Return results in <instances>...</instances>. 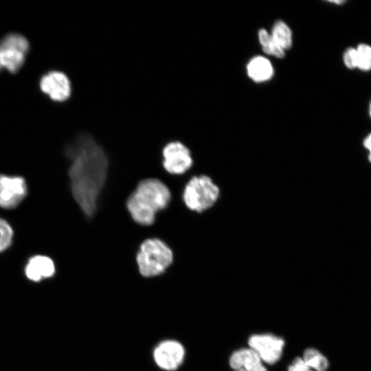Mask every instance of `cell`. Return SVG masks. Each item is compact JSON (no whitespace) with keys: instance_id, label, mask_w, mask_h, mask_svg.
<instances>
[{"instance_id":"1","label":"cell","mask_w":371,"mask_h":371,"mask_svg":"<svg viewBox=\"0 0 371 371\" xmlns=\"http://www.w3.org/2000/svg\"><path fill=\"white\" fill-rule=\"evenodd\" d=\"M71 161L69 168L72 194L88 217L96 210L99 194L104 185L108 159L103 149L89 135L76 137L65 148Z\"/></svg>"},{"instance_id":"2","label":"cell","mask_w":371,"mask_h":371,"mask_svg":"<svg viewBox=\"0 0 371 371\" xmlns=\"http://www.w3.org/2000/svg\"><path fill=\"white\" fill-rule=\"evenodd\" d=\"M168 187L157 179L142 180L126 201L133 219L139 225H150L156 214L166 207L170 201Z\"/></svg>"},{"instance_id":"3","label":"cell","mask_w":371,"mask_h":371,"mask_svg":"<svg viewBox=\"0 0 371 371\" xmlns=\"http://www.w3.org/2000/svg\"><path fill=\"white\" fill-rule=\"evenodd\" d=\"M136 260L141 275L150 278L163 273L172 262L173 254L161 240L149 238L140 245Z\"/></svg>"},{"instance_id":"4","label":"cell","mask_w":371,"mask_h":371,"mask_svg":"<svg viewBox=\"0 0 371 371\" xmlns=\"http://www.w3.org/2000/svg\"><path fill=\"white\" fill-rule=\"evenodd\" d=\"M220 194L219 187L209 176L200 175L189 180L183 190V199L190 210L201 213L213 207Z\"/></svg>"},{"instance_id":"5","label":"cell","mask_w":371,"mask_h":371,"mask_svg":"<svg viewBox=\"0 0 371 371\" xmlns=\"http://www.w3.org/2000/svg\"><path fill=\"white\" fill-rule=\"evenodd\" d=\"M248 344L262 361L269 364L279 361L284 346L283 339L269 333L253 335L249 338Z\"/></svg>"},{"instance_id":"6","label":"cell","mask_w":371,"mask_h":371,"mask_svg":"<svg viewBox=\"0 0 371 371\" xmlns=\"http://www.w3.org/2000/svg\"><path fill=\"white\" fill-rule=\"evenodd\" d=\"M27 194V186L23 177L0 174V207L14 209Z\"/></svg>"},{"instance_id":"7","label":"cell","mask_w":371,"mask_h":371,"mask_svg":"<svg viewBox=\"0 0 371 371\" xmlns=\"http://www.w3.org/2000/svg\"><path fill=\"white\" fill-rule=\"evenodd\" d=\"M163 166L172 175H182L192 166L193 160L190 150L182 143L173 142L163 149Z\"/></svg>"},{"instance_id":"8","label":"cell","mask_w":371,"mask_h":371,"mask_svg":"<svg viewBox=\"0 0 371 371\" xmlns=\"http://www.w3.org/2000/svg\"><path fill=\"white\" fill-rule=\"evenodd\" d=\"M183 346L176 340L160 342L153 350V359L159 368L166 371L176 370L185 358Z\"/></svg>"},{"instance_id":"9","label":"cell","mask_w":371,"mask_h":371,"mask_svg":"<svg viewBox=\"0 0 371 371\" xmlns=\"http://www.w3.org/2000/svg\"><path fill=\"white\" fill-rule=\"evenodd\" d=\"M41 91L54 102H64L71 93V85L67 76L57 70L45 74L39 80Z\"/></svg>"},{"instance_id":"10","label":"cell","mask_w":371,"mask_h":371,"mask_svg":"<svg viewBox=\"0 0 371 371\" xmlns=\"http://www.w3.org/2000/svg\"><path fill=\"white\" fill-rule=\"evenodd\" d=\"M54 261L44 255H35L30 258L25 267L26 277L34 282H39L43 279L49 278L55 273Z\"/></svg>"},{"instance_id":"11","label":"cell","mask_w":371,"mask_h":371,"mask_svg":"<svg viewBox=\"0 0 371 371\" xmlns=\"http://www.w3.org/2000/svg\"><path fill=\"white\" fill-rule=\"evenodd\" d=\"M229 365L234 371H267L260 358L250 348L234 352Z\"/></svg>"},{"instance_id":"12","label":"cell","mask_w":371,"mask_h":371,"mask_svg":"<svg viewBox=\"0 0 371 371\" xmlns=\"http://www.w3.org/2000/svg\"><path fill=\"white\" fill-rule=\"evenodd\" d=\"M249 77L256 82L270 80L273 76V68L271 62L265 57L258 56L251 58L247 65Z\"/></svg>"},{"instance_id":"13","label":"cell","mask_w":371,"mask_h":371,"mask_svg":"<svg viewBox=\"0 0 371 371\" xmlns=\"http://www.w3.org/2000/svg\"><path fill=\"white\" fill-rule=\"evenodd\" d=\"M26 55L18 49L0 45V72L5 69L11 74L16 73L23 66Z\"/></svg>"},{"instance_id":"14","label":"cell","mask_w":371,"mask_h":371,"mask_svg":"<svg viewBox=\"0 0 371 371\" xmlns=\"http://www.w3.org/2000/svg\"><path fill=\"white\" fill-rule=\"evenodd\" d=\"M271 35L284 51L289 49L292 46V32L290 27L284 22L276 21L273 26Z\"/></svg>"},{"instance_id":"15","label":"cell","mask_w":371,"mask_h":371,"mask_svg":"<svg viewBox=\"0 0 371 371\" xmlns=\"http://www.w3.org/2000/svg\"><path fill=\"white\" fill-rule=\"evenodd\" d=\"M302 359L314 371H326L328 368V359L315 348L306 349L303 354Z\"/></svg>"},{"instance_id":"16","label":"cell","mask_w":371,"mask_h":371,"mask_svg":"<svg viewBox=\"0 0 371 371\" xmlns=\"http://www.w3.org/2000/svg\"><path fill=\"white\" fill-rule=\"evenodd\" d=\"M258 38L265 53L279 58L284 56V51L276 43L271 34L266 30L260 29L259 30Z\"/></svg>"},{"instance_id":"17","label":"cell","mask_w":371,"mask_h":371,"mask_svg":"<svg viewBox=\"0 0 371 371\" xmlns=\"http://www.w3.org/2000/svg\"><path fill=\"white\" fill-rule=\"evenodd\" d=\"M0 45L12 47L25 54H27L30 49L28 40L19 33H9L0 41Z\"/></svg>"},{"instance_id":"18","label":"cell","mask_w":371,"mask_h":371,"mask_svg":"<svg viewBox=\"0 0 371 371\" xmlns=\"http://www.w3.org/2000/svg\"><path fill=\"white\" fill-rule=\"evenodd\" d=\"M357 69L363 71L371 70V46L366 43H360L356 47Z\"/></svg>"},{"instance_id":"19","label":"cell","mask_w":371,"mask_h":371,"mask_svg":"<svg viewBox=\"0 0 371 371\" xmlns=\"http://www.w3.org/2000/svg\"><path fill=\"white\" fill-rule=\"evenodd\" d=\"M13 234L11 225L7 221L0 217V253L11 245Z\"/></svg>"},{"instance_id":"20","label":"cell","mask_w":371,"mask_h":371,"mask_svg":"<svg viewBox=\"0 0 371 371\" xmlns=\"http://www.w3.org/2000/svg\"><path fill=\"white\" fill-rule=\"evenodd\" d=\"M343 61L345 66L350 69H357V52L353 47H348L344 52Z\"/></svg>"},{"instance_id":"21","label":"cell","mask_w":371,"mask_h":371,"mask_svg":"<svg viewBox=\"0 0 371 371\" xmlns=\"http://www.w3.org/2000/svg\"><path fill=\"white\" fill-rule=\"evenodd\" d=\"M288 371H314L310 368L303 361L302 358H295L289 366Z\"/></svg>"},{"instance_id":"22","label":"cell","mask_w":371,"mask_h":371,"mask_svg":"<svg viewBox=\"0 0 371 371\" xmlns=\"http://www.w3.org/2000/svg\"><path fill=\"white\" fill-rule=\"evenodd\" d=\"M363 146L369 152L368 159L369 161L371 162V133H369L364 139Z\"/></svg>"},{"instance_id":"23","label":"cell","mask_w":371,"mask_h":371,"mask_svg":"<svg viewBox=\"0 0 371 371\" xmlns=\"http://www.w3.org/2000/svg\"><path fill=\"white\" fill-rule=\"evenodd\" d=\"M368 112H369L370 117H371V101L369 104Z\"/></svg>"}]
</instances>
